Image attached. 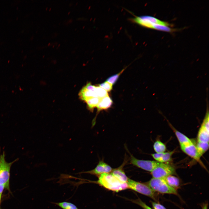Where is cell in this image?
Segmentation results:
<instances>
[{
    "mask_svg": "<svg viewBox=\"0 0 209 209\" xmlns=\"http://www.w3.org/2000/svg\"><path fill=\"white\" fill-rule=\"evenodd\" d=\"M97 183L107 189L116 192L128 188L127 183L121 181L110 173L100 175Z\"/></svg>",
    "mask_w": 209,
    "mask_h": 209,
    "instance_id": "cell-1",
    "label": "cell"
},
{
    "mask_svg": "<svg viewBox=\"0 0 209 209\" xmlns=\"http://www.w3.org/2000/svg\"><path fill=\"white\" fill-rule=\"evenodd\" d=\"M147 184L154 192L176 195L177 194L176 189L170 186L164 178H152Z\"/></svg>",
    "mask_w": 209,
    "mask_h": 209,
    "instance_id": "cell-2",
    "label": "cell"
},
{
    "mask_svg": "<svg viewBox=\"0 0 209 209\" xmlns=\"http://www.w3.org/2000/svg\"><path fill=\"white\" fill-rule=\"evenodd\" d=\"M4 152L0 155V184H3L5 188L9 189L10 171L12 165L17 161V159L11 162L6 161Z\"/></svg>",
    "mask_w": 209,
    "mask_h": 209,
    "instance_id": "cell-3",
    "label": "cell"
},
{
    "mask_svg": "<svg viewBox=\"0 0 209 209\" xmlns=\"http://www.w3.org/2000/svg\"><path fill=\"white\" fill-rule=\"evenodd\" d=\"M128 188L156 200L155 192L147 184L129 179L127 182Z\"/></svg>",
    "mask_w": 209,
    "mask_h": 209,
    "instance_id": "cell-4",
    "label": "cell"
},
{
    "mask_svg": "<svg viewBox=\"0 0 209 209\" xmlns=\"http://www.w3.org/2000/svg\"><path fill=\"white\" fill-rule=\"evenodd\" d=\"M175 172L174 167L164 163H160L151 171L153 178H164Z\"/></svg>",
    "mask_w": 209,
    "mask_h": 209,
    "instance_id": "cell-5",
    "label": "cell"
},
{
    "mask_svg": "<svg viewBox=\"0 0 209 209\" xmlns=\"http://www.w3.org/2000/svg\"><path fill=\"white\" fill-rule=\"evenodd\" d=\"M130 163L132 165L147 171L151 172L159 164L156 161L140 160L130 154Z\"/></svg>",
    "mask_w": 209,
    "mask_h": 209,
    "instance_id": "cell-6",
    "label": "cell"
},
{
    "mask_svg": "<svg viewBox=\"0 0 209 209\" xmlns=\"http://www.w3.org/2000/svg\"><path fill=\"white\" fill-rule=\"evenodd\" d=\"M113 169L107 164L103 161H100L96 167L93 169L87 171L80 172L85 173L99 176L103 173H109L111 172Z\"/></svg>",
    "mask_w": 209,
    "mask_h": 209,
    "instance_id": "cell-7",
    "label": "cell"
},
{
    "mask_svg": "<svg viewBox=\"0 0 209 209\" xmlns=\"http://www.w3.org/2000/svg\"><path fill=\"white\" fill-rule=\"evenodd\" d=\"M182 151L186 154L197 161H200L201 157L196 145L192 142L188 145L180 146Z\"/></svg>",
    "mask_w": 209,
    "mask_h": 209,
    "instance_id": "cell-8",
    "label": "cell"
},
{
    "mask_svg": "<svg viewBox=\"0 0 209 209\" xmlns=\"http://www.w3.org/2000/svg\"><path fill=\"white\" fill-rule=\"evenodd\" d=\"M126 160L119 167L113 169L110 173L119 180L124 183H127L129 179L123 170V167L126 163Z\"/></svg>",
    "mask_w": 209,
    "mask_h": 209,
    "instance_id": "cell-9",
    "label": "cell"
},
{
    "mask_svg": "<svg viewBox=\"0 0 209 209\" xmlns=\"http://www.w3.org/2000/svg\"><path fill=\"white\" fill-rule=\"evenodd\" d=\"M170 125L174 132L180 146L188 145L192 143L191 140L188 137L176 130L172 125Z\"/></svg>",
    "mask_w": 209,
    "mask_h": 209,
    "instance_id": "cell-10",
    "label": "cell"
},
{
    "mask_svg": "<svg viewBox=\"0 0 209 209\" xmlns=\"http://www.w3.org/2000/svg\"><path fill=\"white\" fill-rule=\"evenodd\" d=\"M112 103V100L109 96L100 99L97 107L98 111L109 108L111 106Z\"/></svg>",
    "mask_w": 209,
    "mask_h": 209,
    "instance_id": "cell-11",
    "label": "cell"
},
{
    "mask_svg": "<svg viewBox=\"0 0 209 209\" xmlns=\"http://www.w3.org/2000/svg\"><path fill=\"white\" fill-rule=\"evenodd\" d=\"M209 131L201 127L197 135V141L209 143Z\"/></svg>",
    "mask_w": 209,
    "mask_h": 209,
    "instance_id": "cell-12",
    "label": "cell"
},
{
    "mask_svg": "<svg viewBox=\"0 0 209 209\" xmlns=\"http://www.w3.org/2000/svg\"><path fill=\"white\" fill-rule=\"evenodd\" d=\"M167 183L170 187L176 189L179 187L180 182L178 178L170 175L164 178Z\"/></svg>",
    "mask_w": 209,
    "mask_h": 209,
    "instance_id": "cell-13",
    "label": "cell"
},
{
    "mask_svg": "<svg viewBox=\"0 0 209 209\" xmlns=\"http://www.w3.org/2000/svg\"><path fill=\"white\" fill-rule=\"evenodd\" d=\"M199 156L201 157L208 149L209 143L197 142L196 145Z\"/></svg>",
    "mask_w": 209,
    "mask_h": 209,
    "instance_id": "cell-14",
    "label": "cell"
},
{
    "mask_svg": "<svg viewBox=\"0 0 209 209\" xmlns=\"http://www.w3.org/2000/svg\"><path fill=\"white\" fill-rule=\"evenodd\" d=\"M100 100V99L98 97H95L89 98L84 101L86 103L89 108L92 109L95 107H97Z\"/></svg>",
    "mask_w": 209,
    "mask_h": 209,
    "instance_id": "cell-15",
    "label": "cell"
},
{
    "mask_svg": "<svg viewBox=\"0 0 209 209\" xmlns=\"http://www.w3.org/2000/svg\"><path fill=\"white\" fill-rule=\"evenodd\" d=\"M153 148L156 153L165 152L166 149L165 144L159 140H156L154 143Z\"/></svg>",
    "mask_w": 209,
    "mask_h": 209,
    "instance_id": "cell-16",
    "label": "cell"
},
{
    "mask_svg": "<svg viewBox=\"0 0 209 209\" xmlns=\"http://www.w3.org/2000/svg\"><path fill=\"white\" fill-rule=\"evenodd\" d=\"M62 209H79L74 204L66 201L54 203Z\"/></svg>",
    "mask_w": 209,
    "mask_h": 209,
    "instance_id": "cell-17",
    "label": "cell"
},
{
    "mask_svg": "<svg viewBox=\"0 0 209 209\" xmlns=\"http://www.w3.org/2000/svg\"><path fill=\"white\" fill-rule=\"evenodd\" d=\"M95 92L97 97L100 99L109 96L107 92L99 86H96Z\"/></svg>",
    "mask_w": 209,
    "mask_h": 209,
    "instance_id": "cell-18",
    "label": "cell"
},
{
    "mask_svg": "<svg viewBox=\"0 0 209 209\" xmlns=\"http://www.w3.org/2000/svg\"><path fill=\"white\" fill-rule=\"evenodd\" d=\"M125 69V68L122 69L119 73L109 77L107 79L106 81L110 83L112 85L114 84L118 80L120 75Z\"/></svg>",
    "mask_w": 209,
    "mask_h": 209,
    "instance_id": "cell-19",
    "label": "cell"
},
{
    "mask_svg": "<svg viewBox=\"0 0 209 209\" xmlns=\"http://www.w3.org/2000/svg\"><path fill=\"white\" fill-rule=\"evenodd\" d=\"M174 151L164 152L161 160L160 163H164L170 161L172 158Z\"/></svg>",
    "mask_w": 209,
    "mask_h": 209,
    "instance_id": "cell-20",
    "label": "cell"
},
{
    "mask_svg": "<svg viewBox=\"0 0 209 209\" xmlns=\"http://www.w3.org/2000/svg\"><path fill=\"white\" fill-rule=\"evenodd\" d=\"M154 29L167 32H171L172 31V29L168 26L157 24H156L154 26Z\"/></svg>",
    "mask_w": 209,
    "mask_h": 209,
    "instance_id": "cell-21",
    "label": "cell"
},
{
    "mask_svg": "<svg viewBox=\"0 0 209 209\" xmlns=\"http://www.w3.org/2000/svg\"><path fill=\"white\" fill-rule=\"evenodd\" d=\"M112 86L113 85L111 84L106 81L100 84L99 86L108 92L111 90L112 89Z\"/></svg>",
    "mask_w": 209,
    "mask_h": 209,
    "instance_id": "cell-22",
    "label": "cell"
},
{
    "mask_svg": "<svg viewBox=\"0 0 209 209\" xmlns=\"http://www.w3.org/2000/svg\"><path fill=\"white\" fill-rule=\"evenodd\" d=\"M132 201L139 205L144 209H152L139 198L135 200H132Z\"/></svg>",
    "mask_w": 209,
    "mask_h": 209,
    "instance_id": "cell-23",
    "label": "cell"
},
{
    "mask_svg": "<svg viewBox=\"0 0 209 209\" xmlns=\"http://www.w3.org/2000/svg\"><path fill=\"white\" fill-rule=\"evenodd\" d=\"M164 152L155 153L151 154L153 158L157 161L160 163V161Z\"/></svg>",
    "mask_w": 209,
    "mask_h": 209,
    "instance_id": "cell-24",
    "label": "cell"
},
{
    "mask_svg": "<svg viewBox=\"0 0 209 209\" xmlns=\"http://www.w3.org/2000/svg\"><path fill=\"white\" fill-rule=\"evenodd\" d=\"M151 203L154 209H166L163 206L158 203L153 201Z\"/></svg>",
    "mask_w": 209,
    "mask_h": 209,
    "instance_id": "cell-25",
    "label": "cell"
},
{
    "mask_svg": "<svg viewBox=\"0 0 209 209\" xmlns=\"http://www.w3.org/2000/svg\"><path fill=\"white\" fill-rule=\"evenodd\" d=\"M5 188V187L4 185L0 184V194L2 195L3 192Z\"/></svg>",
    "mask_w": 209,
    "mask_h": 209,
    "instance_id": "cell-26",
    "label": "cell"
},
{
    "mask_svg": "<svg viewBox=\"0 0 209 209\" xmlns=\"http://www.w3.org/2000/svg\"><path fill=\"white\" fill-rule=\"evenodd\" d=\"M202 209H208V204L207 203L205 204L202 206Z\"/></svg>",
    "mask_w": 209,
    "mask_h": 209,
    "instance_id": "cell-27",
    "label": "cell"
},
{
    "mask_svg": "<svg viewBox=\"0 0 209 209\" xmlns=\"http://www.w3.org/2000/svg\"><path fill=\"white\" fill-rule=\"evenodd\" d=\"M1 195L0 194V203H1Z\"/></svg>",
    "mask_w": 209,
    "mask_h": 209,
    "instance_id": "cell-28",
    "label": "cell"
},
{
    "mask_svg": "<svg viewBox=\"0 0 209 209\" xmlns=\"http://www.w3.org/2000/svg\"><path fill=\"white\" fill-rule=\"evenodd\" d=\"M69 13H70V12H69L68 13V15L69 14Z\"/></svg>",
    "mask_w": 209,
    "mask_h": 209,
    "instance_id": "cell-29",
    "label": "cell"
},
{
    "mask_svg": "<svg viewBox=\"0 0 209 209\" xmlns=\"http://www.w3.org/2000/svg\"><path fill=\"white\" fill-rule=\"evenodd\" d=\"M47 8H46V10H47Z\"/></svg>",
    "mask_w": 209,
    "mask_h": 209,
    "instance_id": "cell-30",
    "label": "cell"
},
{
    "mask_svg": "<svg viewBox=\"0 0 209 209\" xmlns=\"http://www.w3.org/2000/svg\"><path fill=\"white\" fill-rule=\"evenodd\" d=\"M51 8H50V10H49V11H50V10H51Z\"/></svg>",
    "mask_w": 209,
    "mask_h": 209,
    "instance_id": "cell-31",
    "label": "cell"
},
{
    "mask_svg": "<svg viewBox=\"0 0 209 209\" xmlns=\"http://www.w3.org/2000/svg\"><path fill=\"white\" fill-rule=\"evenodd\" d=\"M50 44V43H49V44H48V45H49Z\"/></svg>",
    "mask_w": 209,
    "mask_h": 209,
    "instance_id": "cell-32",
    "label": "cell"
}]
</instances>
